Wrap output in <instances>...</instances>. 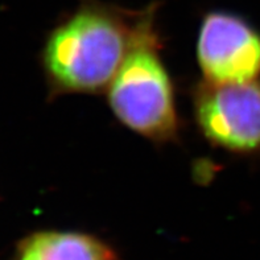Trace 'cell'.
I'll return each instance as SVG.
<instances>
[{"label":"cell","instance_id":"obj_3","mask_svg":"<svg viewBox=\"0 0 260 260\" xmlns=\"http://www.w3.org/2000/svg\"><path fill=\"white\" fill-rule=\"evenodd\" d=\"M198 128L210 144L239 155L260 152V81H202L193 91Z\"/></svg>","mask_w":260,"mask_h":260},{"label":"cell","instance_id":"obj_5","mask_svg":"<svg viewBox=\"0 0 260 260\" xmlns=\"http://www.w3.org/2000/svg\"><path fill=\"white\" fill-rule=\"evenodd\" d=\"M15 260H120L111 244L82 231L44 230L17 244Z\"/></svg>","mask_w":260,"mask_h":260},{"label":"cell","instance_id":"obj_1","mask_svg":"<svg viewBox=\"0 0 260 260\" xmlns=\"http://www.w3.org/2000/svg\"><path fill=\"white\" fill-rule=\"evenodd\" d=\"M139 13L83 4L49 33L41 62L50 92L95 94L107 90L135 37Z\"/></svg>","mask_w":260,"mask_h":260},{"label":"cell","instance_id":"obj_4","mask_svg":"<svg viewBox=\"0 0 260 260\" xmlns=\"http://www.w3.org/2000/svg\"><path fill=\"white\" fill-rule=\"evenodd\" d=\"M197 62L208 82L256 81L260 76V33L235 13H208L198 30Z\"/></svg>","mask_w":260,"mask_h":260},{"label":"cell","instance_id":"obj_2","mask_svg":"<svg viewBox=\"0 0 260 260\" xmlns=\"http://www.w3.org/2000/svg\"><path fill=\"white\" fill-rule=\"evenodd\" d=\"M155 7L139 12L134 43L106 92L124 127L155 143L175 140L180 120L173 82L161 57Z\"/></svg>","mask_w":260,"mask_h":260}]
</instances>
